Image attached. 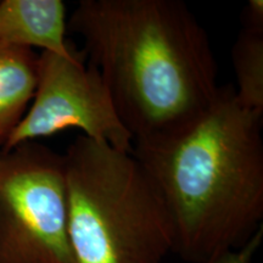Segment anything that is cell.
I'll return each instance as SVG.
<instances>
[{
	"mask_svg": "<svg viewBox=\"0 0 263 263\" xmlns=\"http://www.w3.org/2000/svg\"><path fill=\"white\" fill-rule=\"evenodd\" d=\"M134 143L195 122L218 97L209 35L182 0H81L67 20Z\"/></svg>",
	"mask_w": 263,
	"mask_h": 263,
	"instance_id": "cell-1",
	"label": "cell"
},
{
	"mask_svg": "<svg viewBox=\"0 0 263 263\" xmlns=\"http://www.w3.org/2000/svg\"><path fill=\"white\" fill-rule=\"evenodd\" d=\"M261 127L262 117L242 106L229 84L183 130L133 144L168 210L173 252L183 261L238 250L263 229Z\"/></svg>",
	"mask_w": 263,
	"mask_h": 263,
	"instance_id": "cell-2",
	"label": "cell"
},
{
	"mask_svg": "<svg viewBox=\"0 0 263 263\" xmlns=\"http://www.w3.org/2000/svg\"><path fill=\"white\" fill-rule=\"evenodd\" d=\"M62 157L74 263H161L173 252L168 210L132 151L78 136Z\"/></svg>",
	"mask_w": 263,
	"mask_h": 263,
	"instance_id": "cell-3",
	"label": "cell"
},
{
	"mask_svg": "<svg viewBox=\"0 0 263 263\" xmlns=\"http://www.w3.org/2000/svg\"><path fill=\"white\" fill-rule=\"evenodd\" d=\"M0 263H74L64 157L38 141L0 153Z\"/></svg>",
	"mask_w": 263,
	"mask_h": 263,
	"instance_id": "cell-4",
	"label": "cell"
},
{
	"mask_svg": "<svg viewBox=\"0 0 263 263\" xmlns=\"http://www.w3.org/2000/svg\"><path fill=\"white\" fill-rule=\"evenodd\" d=\"M83 52L72 58L39 54L38 82L27 112L2 151L78 128L82 136L132 151L133 138L123 126L106 84Z\"/></svg>",
	"mask_w": 263,
	"mask_h": 263,
	"instance_id": "cell-5",
	"label": "cell"
},
{
	"mask_svg": "<svg viewBox=\"0 0 263 263\" xmlns=\"http://www.w3.org/2000/svg\"><path fill=\"white\" fill-rule=\"evenodd\" d=\"M67 12L61 0H2L0 45L39 48L72 58L77 50L66 38Z\"/></svg>",
	"mask_w": 263,
	"mask_h": 263,
	"instance_id": "cell-6",
	"label": "cell"
},
{
	"mask_svg": "<svg viewBox=\"0 0 263 263\" xmlns=\"http://www.w3.org/2000/svg\"><path fill=\"white\" fill-rule=\"evenodd\" d=\"M39 55L28 48L0 45V147L27 112L38 82Z\"/></svg>",
	"mask_w": 263,
	"mask_h": 263,
	"instance_id": "cell-7",
	"label": "cell"
},
{
	"mask_svg": "<svg viewBox=\"0 0 263 263\" xmlns=\"http://www.w3.org/2000/svg\"><path fill=\"white\" fill-rule=\"evenodd\" d=\"M235 94L245 108L263 117V32L242 29L232 49Z\"/></svg>",
	"mask_w": 263,
	"mask_h": 263,
	"instance_id": "cell-8",
	"label": "cell"
},
{
	"mask_svg": "<svg viewBox=\"0 0 263 263\" xmlns=\"http://www.w3.org/2000/svg\"><path fill=\"white\" fill-rule=\"evenodd\" d=\"M262 238L263 229L259 230L257 234L242 248L232 250V251H226L203 263H252L256 252L258 251L259 246L262 244Z\"/></svg>",
	"mask_w": 263,
	"mask_h": 263,
	"instance_id": "cell-9",
	"label": "cell"
},
{
	"mask_svg": "<svg viewBox=\"0 0 263 263\" xmlns=\"http://www.w3.org/2000/svg\"><path fill=\"white\" fill-rule=\"evenodd\" d=\"M242 29L263 32V2L249 0L242 10Z\"/></svg>",
	"mask_w": 263,
	"mask_h": 263,
	"instance_id": "cell-10",
	"label": "cell"
}]
</instances>
